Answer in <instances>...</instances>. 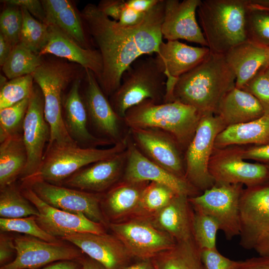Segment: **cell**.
Listing matches in <instances>:
<instances>
[{"mask_svg": "<svg viewBox=\"0 0 269 269\" xmlns=\"http://www.w3.org/2000/svg\"><path fill=\"white\" fill-rule=\"evenodd\" d=\"M217 114L226 128L257 119L265 112L253 95L234 87L221 101Z\"/></svg>", "mask_w": 269, "mask_h": 269, "instance_id": "cell-29", "label": "cell"}, {"mask_svg": "<svg viewBox=\"0 0 269 269\" xmlns=\"http://www.w3.org/2000/svg\"><path fill=\"white\" fill-rule=\"evenodd\" d=\"M226 127L218 116L202 115L184 157L186 179L198 191L204 192L215 185L210 173L211 155L217 135Z\"/></svg>", "mask_w": 269, "mask_h": 269, "instance_id": "cell-8", "label": "cell"}, {"mask_svg": "<svg viewBox=\"0 0 269 269\" xmlns=\"http://www.w3.org/2000/svg\"><path fill=\"white\" fill-rule=\"evenodd\" d=\"M14 47L0 33V65L2 66L9 56Z\"/></svg>", "mask_w": 269, "mask_h": 269, "instance_id": "cell-54", "label": "cell"}, {"mask_svg": "<svg viewBox=\"0 0 269 269\" xmlns=\"http://www.w3.org/2000/svg\"><path fill=\"white\" fill-rule=\"evenodd\" d=\"M127 137L128 135L123 142L106 149L84 147L77 144L63 145L53 144L47 146L37 170L22 181L37 179L60 185L86 166L110 158L126 150Z\"/></svg>", "mask_w": 269, "mask_h": 269, "instance_id": "cell-7", "label": "cell"}, {"mask_svg": "<svg viewBox=\"0 0 269 269\" xmlns=\"http://www.w3.org/2000/svg\"><path fill=\"white\" fill-rule=\"evenodd\" d=\"M242 184H215L201 194L189 197L193 210L208 215L219 224L228 240L240 233L239 205Z\"/></svg>", "mask_w": 269, "mask_h": 269, "instance_id": "cell-10", "label": "cell"}, {"mask_svg": "<svg viewBox=\"0 0 269 269\" xmlns=\"http://www.w3.org/2000/svg\"><path fill=\"white\" fill-rule=\"evenodd\" d=\"M7 232H0V266L6 265L13 260L14 255L16 256L13 237L8 235Z\"/></svg>", "mask_w": 269, "mask_h": 269, "instance_id": "cell-47", "label": "cell"}, {"mask_svg": "<svg viewBox=\"0 0 269 269\" xmlns=\"http://www.w3.org/2000/svg\"><path fill=\"white\" fill-rule=\"evenodd\" d=\"M46 24L54 25L85 48H92L79 13L73 3L68 0H42Z\"/></svg>", "mask_w": 269, "mask_h": 269, "instance_id": "cell-30", "label": "cell"}, {"mask_svg": "<svg viewBox=\"0 0 269 269\" xmlns=\"http://www.w3.org/2000/svg\"><path fill=\"white\" fill-rule=\"evenodd\" d=\"M241 89L253 95L261 105L265 114H269V78L264 68Z\"/></svg>", "mask_w": 269, "mask_h": 269, "instance_id": "cell-44", "label": "cell"}, {"mask_svg": "<svg viewBox=\"0 0 269 269\" xmlns=\"http://www.w3.org/2000/svg\"><path fill=\"white\" fill-rule=\"evenodd\" d=\"M127 160L126 148L110 158L86 166L59 185L103 194L122 179Z\"/></svg>", "mask_w": 269, "mask_h": 269, "instance_id": "cell-21", "label": "cell"}, {"mask_svg": "<svg viewBox=\"0 0 269 269\" xmlns=\"http://www.w3.org/2000/svg\"><path fill=\"white\" fill-rule=\"evenodd\" d=\"M81 80L76 79L71 85L63 102V118L66 131L79 146L97 147L112 144L92 134L88 129V118L82 96L80 93Z\"/></svg>", "mask_w": 269, "mask_h": 269, "instance_id": "cell-25", "label": "cell"}, {"mask_svg": "<svg viewBox=\"0 0 269 269\" xmlns=\"http://www.w3.org/2000/svg\"><path fill=\"white\" fill-rule=\"evenodd\" d=\"M36 207L22 193L15 182L0 188V216L17 218L38 216Z\"/></svg>", "mask_w": 269, "mask_h": 269, "instance_id": "cell-34", "label": "cell"}, {"mask_svg": "<svg viewBox=\"0 0 269 269\" xmlns=\"http://www.w3.org/2000/svg\"><path fill=\"white\" fill-rule=\"evenodd\" d=\"M159 0H126L128 7L143 13L151 10Z\"/></svg>", "mask_w": 269, "mask_h": 269, "instance_id": "cell-51", "label": "cell"}, {"mask_svg": "<svg viewBox=\"0 0 269 269\" xmlns=\"http://www.w3.org/2000/svg\"><path fill=\"white\" fill-rule=\"evenodd\" d=\"M22 193L37 209L36 221L48 234L62 240L77 233H106L105 226L81 214H75L51 206L40 199L28 186L20 185Z\"/></svg>", "mask_w": 269, "mask_h": 269, "instance_id": "cell-15", "label": "cell"}, {"mask_svg": "<svg viewBox=\"0 0 269 269\" xmlns=\"http://www.w3.org/2000/svg\"><path fill=\"white\" fill-rule=\"evenodd\" d=\"M164 3L165 0H159L140 23L132 26L112 19L94 4H87L80 12L102 58V73L97 81L108 97L119 88L123 72L134 62L158 53L163 41L161 26Z\"/></svg>", "mask_w": 269, "mask_h": 269, "instance_id": "cell-1", "label": "cell"}, {"mask_svg": "<svg viewBox=\"0 0 269 269\" xmlns=\"http://www.w3.org/2000/svg\"><path fill=\"white\" fill-rule=\"evenodd\" d=\"M85 87L82 96L88 122L100 138L113 145L123 142L129 133L124 131V126L126 127L124 119L114 111L93 72L85 69Z\"/></svg>", "mask_w": 269, "mask_h": 269, "instance_id": "cell-12", "label": "cell"}, {"mask_svg": "<svg viewBox=\"0 0 269 269\" xmlns=\"http://www.w3.org/2000/svg\"><path fill=\"white\" fill-rule=\"evenodd\" d=\"M241 269H269V256L248 259Z\"/></svg>", "mask_w": 269, "mask_h": 269, "instance_id": "cell-52", "label": "cell"}, {"mask_svg": "<svg viewBox=\"0 0 269 269\" xmlns=\"http://www.w3.org/2000/svg\"><path fill=\"white\" fill-rule=\"evenodd\" d=\"M44 101L42 91L34 85L29 97L24 118L22 136L26 148L28 162L20 177L21 181L34 174L39 167L45 152V146L50 138V130L44 116Z\"/></svg>", "mask_w": 269, "mask_h": 269, "instance_id": "cell-16", "label": "cell"}, {"mask_svg": "<svg viewBox=\"0 0 269 269\" xmlns=\"http://www.w3.org/2000/svg\"><path fill=\"white\" fill-rule=\"evenodd\" d=\"M82 266V269H106L103 265L88 257H82L78 260Z\"/></svg>", "mask_w": 269, "mask_h": 269, "instance_id": "cell-55", "label": "cell"}, {"mask_svg": "<svg viewBox=\"0 0 269 269\" xmlns=\"http://www.w3.org/2000/svg\"><path fill=\"white\" fill-rule=\"evenodd\" d=\"M201 0H165L161 26L162 38L166 41L183 39L207 47L196 13Z\"/></svg>", "mask_w": 269, "mask_h": 269, "instance_id": "cell-22", "label": "cell"}, {"mask_svg": "<svg viewBox=\"0 0 269 269\" xmlns=\"http://www.w3.org/2000/svg\"><path fill=\"white\" fill-rule=\"evenodd\" d=\"M268 169H269V166H267Z\"/></svg>", "mask_w": 269, "mask_h": 269, "instance_id": "cell-63", "label": "cell"}, {"mask_svg": "<svg viewBox=\"0 0 269 269\" xmlns=\"http://www.w3.org/2000/svg\"><path fill=\"white\" fill-rule=\"evenodd\" d=\"M219 230L218 223L213 218L194 211L192 236L200 250L216 248V236Z\"/></svg>", "mask_w": 269, "mask_h": 269, "instance_id": "cell-40", "label": "cell"}, {"mask_svg": "<svg viewBox=\"0 0 269 269\" xmlns=\"http://www.w3.org/2000/svg\"><path fill=\"white\" fill-rule=\"evenodd\" d=\"M29 97L0 110V142L9 137L22 133Z\"/></svg>", "mask_w": 269, "mask_h": 269, "instance_id": "cell-39", "label": "cell"}, {"mask_svg": "<svg viewBox=\"0 0 269 269\" xmlns=\"http://www.w3.org/2000/svg\"><path fill=\"white\" fill-rule=\"evenodd\" d=\"M176 194L168 186L150 182L144 189L137 216L150 217L166 206Z\"/></svg>", "mask_w": 269, "mask_h": 269, "instance_id": "cell-37", "label": "cell"}, {"mask_svg": "<svg viewBox=\"0 0 269 269\" xmlns=\"http://www.w3.org/2000/svg\"><path fill=\"white\" fill-rule=\"evenodd\" d=\"M246 32L247 40L269 47V11L255 7L250 2L246 16Z\"/></svg>", "mask_w": 269, "mask_h": 269, "instance_id": "cell-38", "label": "cell"}, {"mask_svg": "<svg viewBox=\"0 0 269 269\" xmlns=\"http://www.w3.org/2000/svg\"><path fill=\"white\" fill-rule=\"evenodd\" d=\"M239 215V244L245 249H255L269 234V181L243 191Z\"/></svg>", "mask_w": 269, "mask_h": 269, "instance_id": "cell-14", "label": "cell"}, {"mask_svg": "<svg viewBox=\"0 0 269 269\" xmlns=\"http://www.w3.org/2000/svg\"><path fill=\"white\" fill-rule=\"evenodd\" d=\"M7 4L14 5L25 8L34 18L46 24V17L41 0H1Z\"/></svg>", "mask_w": 269, "mask_h": 269, "instance_id": "cell-46", "label": "cell"}, {"mask_svg": "<svg viewBox=\"0 0 269 269\" xmlns=\"http://www.w3.org/2000/svg\"><path fill=\"white\" fill-rule=\"evenodd\" d=\"M20 8L23 23L19 43L39 54L47 41L48 25L34 18L25 8Z\"/></svg>", "mask_w": 269, "mask_h": 269, "instance_id": "cell-36", "label": "cell"}, {"mask_svg": "<svg viewBox=\"0 0 269 269\" xmlns=\"http://www.w3.org/2000/svg\"><path fill=\"white\" fill-rule=\"evenodd\" d=\"M149 183L121 179L103 193L101 206L106 220L117 222L132 214H138L142 193Z\"/></svg>", "mask_w": 269, "mask_h": 269, "instance_id": "cell-26", "label": "cell"}, {"mask_svg": "<svg viewBox=\"0 0 269 269\" xmlns=\"http://www.w3.org/2000/svg\"><path fill=\"white\" fill-rule=\"evenodd\" d=\"M0 188L15 183L23 174L28 162L22 134L0 142Z\"/></svg>", "mask_w": 269, "mask_h": 269, "instance_id": "cell-32", "label": "cell"}, {"mask_svg": "<svg viewBox=\"0 0 269 269\" xmlns=\"http://www.w3.org/2000/svg\"><path fill=\"white\" fill-rule=\"evenodd\" d=\"M129 134L139 150L147 158L185 179L181 147L169 134L154 128H130Z\"/></svg>", "mask_w": 269, "mask_h": 269, "instance_id": "cell-17", "label": "cell"}, {"mask_svg": "<svg viewBox=\"0 0 269 269\" xmlns=\"http://www.w3.org/2000/svg\"><path fill=\"white\" fill-rule=\"evenodd\" d=\"M6 82H6V77H4L1 74H0V88L3 87L6 83Z\"/></svg>", "mask_w": 269, "mask_h": 269, "instance_id": "cell-59", "label": "cell"}, {"mask_svg": "<svg viewBox=\"0 0 269 269\" xmlns=\"http://www.w3.org/2000/svg\"><path fill=\"white\" fill-rule=\"evenodd\" d=\"M202 115L195 108L178 101L156 103L146 100L127 111L124 121L130 128H154L172 135L187 148Z\"/></svg>", "mask_w": 269, "mask_h": 269, "instance_id": "cell-4", "label": "cell"}, {"mask_svg": "<svg viewBox=\"0 0 269 269\" xmlns=\"http://www.w3.org/2000/svg\"><path fill=\"white\" fill-rule=\"evenodd\" d=\"M242 152H222L210 161L209 171L215 184H245L251 187L269 181L267 166L244 161Z\"/></svg>", "mask_w": 269, "mask_h": 269, "instance_id": "cell-20", "label": "cell"}, {"mask_svg": "<svg viewBox=\"0 0 269 269\" xmlns=\"http://www.w3.org/2000/svg\"><path fill=\"white\" fill-rule=\"evenodd\" d=\"M267 48L247 40L230 49L225 58L236 76L235 87L242 89L262 68L267 60Z\"/></svg>", "mask_w": 269, "mask_h": 269, "instance_id": "cell-28", "label": "cell"}, {"mask_svg": "<svg viewBox=\"0 0 269 269\" xmlns=\"http://www.w3.org/2000/svg\"><path fill=\"white\" fill-rule=\"evenodd\" d=\"M250 3L253 6L269 9V0H250Z\"/></svg>", "mask_w": 269, "mask_h": 269, "instance_id": "cell-58", "label": "cell"}, {"mask_svg": "<svg viewBox=\"0 0 269 269\" xmlns=\"http://www.w3.org/2000/svg\"><path fill=\"white\" fill-rule=\"evenodd\" d=\"M255 250L260 256H269V234L260 241Z\"/></svg>", "mask_w": 269, "mask_h": 269, "instance_id": "cell-56", "label": "cell"}, {"mask_svg": "<svg viewBox=\"0 0 269 269\" xmlns=\"http://www.w3.org/2000/svg\"><path fill=\"white\" fill-rule=\"evenodd\" d=\"M255 7H256V6H255ZM258 8H261V9H264V10H267V11H269V9H265V8H260V7H258Z\"/></svg>", "mask_w": 269, "mask_h": 269, "instance_id": "cell-62", "label": "cell"}, {"mask_svg": "<svg viewBox=\"0 0 269 269\" xmlns=\"http://www.w3.org/2000/svg\"><path fill=\"white\" fill-rule=\"evenodd\" d=\"M46 54H52L91 70L97 80L101 76L103 61L98 50L83 47L54 25H48L47 41L39 54L41 56Z\"/></svg>", "mask_w": 269, "mask_h": 269, "instance_id": "cell-24", "label": "cell"}, {"mask_svg": "<svg viewBox=\"0 0 269 269\" xmlns=\"http://www.w3.org/2000/svg\"><path fill=\"white\" fill-rule=\"evenodd\" d=\"M97 6L105 15L118 21L125 7L126 0H102Z\"/></svg>", "mask_w": 269, "mask_h": 269, "instance_id": "cell-48", "label": "cell"}, {"mask_svg": "<svg viewBox=\"0 0 269 269\" xmlns=\"http://www.w3.org/2000/svg\"><path fill=\"white\" fill-rule=\"evenodd\" d=\"M269 66V47L267 48V60L264 68Z\"/></svg>", "mask_w": 269, "mask_h": 269, "instance_id": "cell-60", "label": "cell"}, {"mask_svg": "<svg viewBox=\"0 0 269 269\" xmlns=\"http://www.w3.org/2000/svg\"><path fill=\"white\" fill-rule=\"evenodd\" d=\"M263 68L264 69L266 74L269 78V66Z\"/></svg>", "mask_w": 269, "mask_h": 269, "instance_id": "cell-61", "label": "cell"}, {"mask_svg": "<svg viewBox=\"0 0 269 269\" xmlns=\"http://www.w3.org/2000/svg\"><path fill=\"white\" fill-rule=\"evenodd\" d=\"M62 240L77 247L106 269H123L132 257L114 234L77 233Z\"/></svg>", "mask_w": 269, "mask_h": 269, "instance_id": "cell-23", "label": "cell"}, {"mask_svg": "<svg viewBox=\"0 0 269 269\" xmlns=\"http://www.w3.org/2000/svg\"><path fill=\"white\" fill-rule=\"evenodd\" d=\"M204 269H241L245 261L231 260L222 255L217 249H204L200 252Z\"/></svg>", "mask_w": 269, "mask_h": 269, "instance_id": "cell-45", "label": "cell"}, {"mask_svg": "<svg viewBox=\"0 0 269 269\" xmlns=\"http://www.w3.org/2000/svg\"><path fill=\"white\" fill-rule=\"evenodd\" d=\"M123 269H154L152 260H140V261L126 266Z\"/></svg>", "mask_w": 269, "mask_h": 269, "instance_id": "cell-57", "label": "cell"}, {"mask_svg": "<svg viewBox=\"0 0 269 269\" xmlns=\"http://www.w3.org/2000/svg\"><path fill=\"white\" fill-rule=\"evenodd\" d=\"M147 13L137 11L128 7L124 9L118 22L124 26H132L140 23L145 18Z\"/></svg>", "mask_w": 269, "mask_h": 269, "instance_id": "cell-49", "label": "cell"}, {"mask_svg": "<svg viewBox=\"0 0 269 269\" xmlns=\"http://www.w3.org/2000/svg\"><path fill=\"white\" fill-rule=\"evenodd\" d=\"M42 57L19 43L1 66L2 71L9 80L32 74L42 63Z\"/></svg>", "mask_w": 269, "mask_h": 269, "instance_id": "cell-35", "label": "cell"}, {"mask_svg": "<svg viewBox=\"0 0 269 269\" xmlns=\"http://www.w3.org/2000/svg\"><path fill=\"white\" fill-rule=\"evenodd\" d=\"M79 70L75 64L51 59L43 60L32 74L44 98V116L50 130L47 146L77 144L69 135L64 124L62 94L71 83L80 77Z\"/></svg>", "mask_w": 269, "mask_h": 269, "instance_id": "cell-5", "label": "cell"}, {"mask_svg": "<svg viewBox=\"0 0 269 269\" xmlns=\"http://www.w3.org/2000/svg\"><path fill=\"white\" fill-rule=\"evenodd\" d=\"M210 53L207 47L192 46L179 40L161 43L155 56L166 77L164 103L173 102V90L178 78L201 63Z\"/></svg>", "mask_w": 269, "mask_h": 269, "instance_id": "cell-19", "label": "cell"}, {"mask_svg": "<svg viewBox=\"0 0 269 269\" xmlns=\"http://www.w3.org/2000/svg\"><path fill=\"white\" fill-rule=\"evenodd\" d=\"M166 82L155 56H143L123 72L120 86L109 100L114 111L124 119L128 110L146 100L164 103Z\"/></svg>", "mask_w": 269, "mask_h": 269, "instance_id": "cell-6", "label": "cell"}, {"mask_svg": "<svg viewBox=\"0 0 269 269\" xmlns=\"http://www.w3.org/2000/svg\"><path fill=\"white\" fill-rule=\"evenodd\" d=\"M243 159L269 162V143L260 145L242 151Z\"/></svg>", "mask_w": 269, "mask_h": 269, "instance_id": "cell-50", "label": "cell"}, {"mask_svg": "<svg viewBox=\"0 0 269 269\" xmlns=\"http://www.w3.org/2000/svg\"><path fill=\"white\" fill-rule=\"evenodd\" d=\"M7 5L0 16V33L14 47L20 41L23 23L22 14L19 7Z\"/></svg>", "mask_w": 269, "mask_h": 269, "instance_id": "cell-43", "label": "cell"}, {"mask_svg": "<svg viewBox=\"0 0 269 269\" xmlns=\"http://www.w3.org/2000/svg\"><path fill=\"white\" fill-rule=\"evenodd\" d=\"M16 256L0 269H38L64 260H78L84 253L77 247L62 240L49 242L28 236L13 237Z\"/></svg>", "mask_w": 269, "mask_h": 269, "instance_id": "cell-13", "label": "cell"}, {"mask_svg": "<svg viewBox=\"0 0 269 269\" xmlns=\"http://www.w3.org/2000/svg\"><path fill=\"white\" fill-rule=\"evenodd\" d=\"M0 232L21 233L49 242L61 240L43 230L37 223L35 216L12 219L0 218Z\"/></svg>", "mask_w": 269, "mask_h": 269, "instance_id": "cell-42", "label": "cell"}, {"mask_svg": "<svg viewBox=\"0 0 269 269\" xmlns=\"http://www.w3.org/2000/svg\"><path fill=\"white\" fill-rule=\"evenodd\" d=\"M201 250L193 239L176 242L152 259L154 269H204Z\"/></svg>", "mask_w": 269, "mask_h": 269, "instance_id": "cell-33", "label": "cell"}, {"mask_svg": "<svg viewBox=\"0 0 269 269\" xmlns=\"http://www.w3.org/2000/svg\"><path fill=\"white\" fill-rule=\"evenodd\" d=\"M235 75L224 55L211 52L178 78L173 90V102L192 106L201 115L217 114L221 101L235 87Z\"/></svg>", "mask_w": 269, "mask_h": 269, "instance_id": "cell-2", "label": "cell"}, {"mask_svg": "<svg viewBox=\"0 0 269 269\" xmlns=\"http://www.w3.org/2000/svg\"><path fill=\"white\" fill-rule=\"evenodd\" d=\"M250 2V0H201L197 13L211 53L224 55L247 40L246 23Z\"/></svg>", "mask_w": 269, "mask_h": 269, "instance_id": "cell-3", "label": "cell"}, {"mask_svg": "<svg viewBox=\"0 0 269 269\" xmlns=\"http://www.w3.org/2000/svg\"><path fill=\"white\" fill-rule=\"evenodd\" d=\"M38 269H82L79 260H64L57 261Z\"/></svg>", "mask_w": 269, "mask_h": 269, "instance_id": "cell-53", "label": "cell"}, {"mask_svg": "<svg viewBox=\"0 0 269 269\" xmlns=\"http://www.w3.org/2000/svg\"><path fill=\"white\" fill-rule=\"evenodd\" d=\"M188 198L185 195L176 194L166 206L148 218L157 228L169 234L176 242L193 239L194 211Z\"/></svg>", "mask_w": 269, "mask_h": 269, "instance_id": "cell-27", "label": "cell"}, {"mask_svg": "<svg viewBox=\"0 0 269 269\" xmlns=\"http://www.w3.org/2000/svg\"><path fill=\"white\" fill-rule=\"evenodd\" d=\"M43 201L56 208L81 214L89 219L107 225L101 202L103 194L94 193L54 184L37 179L21 182Z\"/></svg>", "mask_w": 269, "mask_h": 269, "instance_id": "cell-11", "label": "cell"}, {"mask_svg": "<svg viewBox=\"0 0 269 269\" xmlns=\"http://www.w3.org/2000/svg\"><path fill=\"white\" fill-rule=\"evenodd\" d=\"M33 78L29 74L10 80L0 91V110L13 105L30 96L33 88Z\"/></svg>", "mask_w": 269, "mask_h": 269, "instance_id": "cell-41", "label": "cell"}, {"mask_svg": "<svg viewBox=\"0 0 269 269\" xmlns=\"http://www.w3.org/2000/svg\"><path fill=\"white\" fill-rule=\"evenodd\" d=\"M109 227L130 256L140 260H152L176 243L171 236L159 229L149 218L144 216L112 222Z\"/></svg>", "mask_w": 269, "mask_h": 269, "instance_id": "cell-9", "label": "cell"}, {"mask_svg": "<svg viewBox=\"0 0 269 269\" xmlns=\"http://www.w3.org/2000/svg\"><path fill=\"white\" fill-rule=\"evenodd\" d=\"M269 143V114L255 120L228 126L217 136L214 146L224 147L234 144Z\"/></svg>", "mask_w": 269, "mask_h": 269, "instance_id": "cell-31", "label": "cell"}, {"mask_svg": "<svg viewBox=\"0 0 269 269\" xmlns=\"http://www.w3.org/2000/svg\"><path fill=\"white\" fill-rule=\"evenodd\" d=\"M127 160L122 179L154 182L165 185L176 194L189 197L199 195L198 190L186 179L178 177L145 156L132 139L127 137Z\"/></svg>", "mask_w": 269, "mask_h": 269, "instance_id": "cell-18", "label": "cell"}]
</instances>
